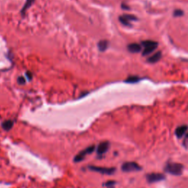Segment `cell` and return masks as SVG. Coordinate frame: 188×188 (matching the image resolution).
Listing matches in <instances>:
<instances>
[{
    "label": "cell",
    "instance_id": "cell-7",
    "mask_svg": "<svg viewBox=\"0 0 188 188\" xmlns=\"http://www.w3.org/2000/svg\"><path fill=\"white\" fill-rule=\"evenodd\" d=\"M188 130V127L187 125H181L178 127L175 131V135L178 138H181L185 135L186 132Z\"/></svg>",
    "mask_w": 188,
    "mask_h": 188
},
{
    "label": "cell",
    "instance_id": "cell-16",
    "mask_svg": "<svg viewBox=\"0 0 188 188\" xmlns=\"http://www.w3.org/2000/svg\"><path fill=\"white\" fill-rule=\"evenodd\" d=\"M119 21H120V22L122 24H124V26H127V27H131V26H132L130 21H128L127 19H125L123 16L119 17Z\"/></svg>",
    "mask_w": 188,
    "mask_h": 188
},
{
    "label": "cell",
    "instance_id": "cell-22",
    "mask_svg": "<svg viewBox=\"0 0 188 188\" xmlns=\"http://www.w3.org/2000/svg\"><path fill=\"white\" fill-rule=\"evenodd\" d=\"M186 138L188 139V133L187 134V135H186Z\"/></svg>",
    "mask_w": 188,
    "mask_h": 188
},
{
    "label": "cell",
    "instance_id": "cell-4",
    "mask_svg": "<svg viewBox=\"0 0 188 188\" xmlns=\"http://www.w3.org/2000/svg\"><path fill=\"white\" fill-rule=\"evenodd\" d=\"M89 169L93 171H95V172H98L100 173L101 174L107 175H111L114 174L115 171V168H106V167H99L95 166H90Z\"/></svg>",
    "mask_w": 188,
    "mask_h": 188
},
{
    "label": "cell",
    "instance_id": "cell-13",
    "mask_svg": "<svg viewBox=\"0 0 188 188\" xmlns=\"http://www.w3.org/2000/svg\"><path fill=\"white\" fill-rule=\"evenodd\" d=\"M34 1H35V0H27V1H26L25 4H24V7H23L22 10V13L23 15H24V13L26 12V10H27L28 9V8L30 7L32 4H33Z\"/></svg>",
    "mask_w": 188,
    "mask_h": 188
},
{
    "label": "cell",
    "instance_id": "cell-12",
    "mask_svg": "<svg viewBox=\"0 0 188 188\" xmlns=\"http://www.w3.org/2000/svg\"><path fill=\"white\" fill-rule=\"evenodd\" d=\"M108 44L109 43L107 40H103L99 41V43H98V47H99V51H101V52H104V51L107 49V47H108Z\"/></svg>",
    "mask_w": 188,
    "mask_h": 188
},
{
    "label": "cell",
    "instance_id": "cell-1",
    "mask_svg": "<svg viewBox=\"0 0 188 188\" xmlns=\"http://www.w3.org/2000/svg\"><path fill=\"white\" fill-rule=\"evenodd\" d=\"M184 166L180 163H168L165 167L166 172L171 174L174 176H179L182 174Z\"/></svg>",
    "mask_w": 188,
    "mask_h": 188
},
{
    "label": "cell",
    "instance_id": "cell-3",
    "mask_svg": "<svg viewBox=\"0 0 188 188\" xmlns=\"http://www.w3.org/2000/svg\"><path fill=\"white\" fill-rule=\"evenodd\" d=\"M94 150H95V145H90V146H88L87 148H85V149L82 150V151L79 152V153L75 156L73 160H74L75 163H79V162L82 161V160L85 158V157L87 156V155L93 153V152L94 151Z\"/></svg>",
    "mask_w": 188,
    "mask_h": 188
},
{
    "label": "cell",
    "instance_id": "cell-9",
    "mask_svg": "<svg viewBox=\"0 0 188 188\" xmlns=\"http://www.w3.org/2000/svg\"><path fill=\"white\" fill-rule=\"evenodd\" d=\"M161 58H162V52H157L155 54H154L152 56L149 57V58H148V60H147V61H148V63H156L159 61L160 59H161Z\"/></svg>",
    "mask_w": 188,
    "mask_h": 188
},
{
    "label": "cell",
    "instance_id": "cell-20",
    "mask_svg": "<svg viewBox=\"0 0 188 188\" xmlns=\"http://www.w3.org/2000/svg\"><path fill=\"white\" fill-rule=\"evenodd\" d=\"M17 82L19 85H24V84H25L26 80L24 77H22V76H19V77L18 78Z\"/></svg>",
    "mask_w": 188,
    "mask_h": 188
},
{
    "label": "cell",
    "instance_id": "cell-14",
    "mask_svg": "<svg viewBox=\"0 0 188 188\" xmlns=\"http://www.w3.org/2000/svg\"><path fill=\"white\" fill-rule=\"evenodd\" d=\"M140 78L137 76H130L126 79V82H128V83H135V82H138V81H140Z\"/></svg>",
    "mask_w": 188,
    "mask_h": 188
},
{
    "label": "cell",
    "instance_id": "cell-18",
    "mask_svg": "<svg viewBox=\"0 0 188 188\" xmlns=\"http://www.w3.org/2000/svg\"><path fill=\"white\" fill-rule=\"evenodd\" d=\"M183 14H184V12H183L181 10H174V16H175V17H180V16H182Z\"/></svg>",
    "mask_w": 188,
    "mask_h": 188
},
{
    "label": "cell",
    "instance_id": "cell-2",
    "mask_svg": "<svg viewBox=\"0 0 188 188\" xmlns=\"http://www.w3.org/2000/svg\"><path fill=\"white\" fill-rule=\"evenodd\" d=\"M141 168V167L135 162H127L121 166V170L124 172H135L140 171Z\"/></svg>",
    "mask_w": 188,
    "mask_h": 188
},
{
    "label": "cell",
    "instance_id": "cell-6",
    "mask_svg": "<svg viewBox=\"0 0 188 188\" xmlns=\"http://www.w3.org/2000/svg\"><path fill=\"white\" fill-rule=\"evenodd\" d=\"M109 147V143L107 141H104L101 142L98 145L97 148H96V152H97L98 154L101 155L105 154L106 152L108 151Z\"/></svg>",
    "mask_w": 188,
    "mask_h": 188
},
{
    "label": "cell",
    "instance_id": "cell-15",
    "mask_svg": "<svg viewBox=\"0 0 188 188\" xmlns=\"http://www.w3.org/2000/svg\"><path fill=\"white\" fill-rule=\"evenodd\" d=\"M156 47H148V48H145V49L143 51V56H148V55L152 53V52L154 51V49H156Z\"/></svg>",
    "mask_w": 188,
    "mask_h": 188
},
{
    "label": "cell",
    "instance_id": "cell-17",
    "mask_svg": "<svg viewBox=\"0 0 188 188\" xmlns=\"http://www.w3.org/2000/svg\"><path fill=\"white\" fill-rule=\"evenodd\" d=\"M124 17L125 18V19H127L128 21H136L137 19V17L136 16H135L134 15H130V14H124Z\"/></svg>",
    "mask_w": 188,
    "mask_h": 188
},
{
    "label": "cell",
    "instance_id": "cell-8",
    "mask_svg": "<svg viewBox=\"0 0 188 188\" xmlns=\"http://www.w3.org/2000/svg\"><path fill=\"white\" fill-rule=\"evenodd\" d=\"M127 49H128L129 52H132V53H138V52H141V46L136 43L129 44Z\"/></svg>",
    "mask_w": 188,
    "mask_h": 188
},
{
    "label": "cell",
    "instance_id": "cell-19",
    "mask_svg": "<svg viewBox=\"0 0 188 188\" xmlns=\"http://www.w3.org/2000/svg\"><path fill=\"white\" fill-rule=\"evenodd\" d=\"M115 184V181H108L104 184V186H106L108 188H111V187H113V186Z\"/></svg>",
    "mask_w": 188,
    "mask_h": 188
},
{
    "label": "cell",
    "instance_id": "cell-10",
    "mask_svg": "<svg viewBox=\"0 0 188 188\" xmlns=\"http://www.w3.org/2000/svg\"><path fill=\"white\" fill-rule=\"evenodd\" d=\"M141 44L145 47V48H148V47H156L157 48L158 46L157 42H155L150 40H143V41H142Z\"/></svg>",
    "mask_w": 188,
    "mask_h": 188
},
{
    "label": "cell",
    "instance_id": "cell-11",
    "mask_svg": "<svg viewBox=\"0 0 188 188\" xmlns=\"http://www.w3.org/2000/svg\"><path fill=\"white\" fill-rule=\"evenodd\" d=\"M13 121H12L11 120H6V121H4L2 124H1V127H2V128L6 131L10 130V129L13 127Z\"/></svg>",
    "mask_w": 188,
    "mask_h": 188
},
{
    "label": "cell",
    "instance_id": "cell-21",
    "mask_svg": "<svg viewBox=\"0 0 188 188\" xmlns=\"http://www.w3.org/2000/svg\"><path fill=\"white\" fill-rule=\"evenodd\" d=\"M121 7L123 8V9H124V10H130V7H129V6H127V4H121Z\"/></svg>",
    "mask_w": 188,
    "mask_h": 188
},
{
    "label": "cell",
    "instance_id": "cell-5",
    "mask_svg": "<svg viewBox=\"0 0 188 188\" xmlns=\"http://www.w3.org/2000/svg\"><path fill=\"white\" fill-rule=\"evenodd\" d=\"M164 174H160V173H151L146 175V179L149 183H154L160 181L165 179Z\"/></svg>",
    "mask_w": 188,
    "mask_h": 188
}]
</instances>
